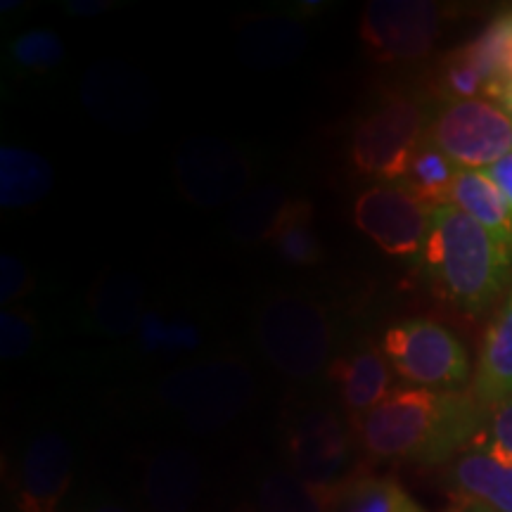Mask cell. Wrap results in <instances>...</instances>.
Listing matches in <instances>:
<instances>
[{
  "instance_id": "obj_1",
  "label": "cell",
  "mask_w": 512,
  "mask_h": 512,
  "mask_svg": "<svg viewBox=\"0 0 512 512\" xmlns=\"http://www.w3.org/2000/svg\"><path fill=\"white\" fill-rule=\"evenodd\" d=\"M489 411L460 389H394L358 418V437L377 458L446 463L482 441Z\"/></svg>"
},
{
  "instance_id": "obj_2",
  "label": "cell",
  "mask_w": 512,
  "mask_h": 512,
  "mask_svg": "<svg viewBox=\"0 0 512 512\" xmlns=\"http://www.w3.org/2000/svg\"><path fill=\"white\" fill-rule=\"evenodd\" d=\"M420 261L441 294L470 316L491 309L512 283V252L453 204L434 209Z\"/></svg>"
},
{
  "instance_id": "obj_3",
  "label": "cell",
  "mask_w": 512,
  "mask_h": 512,
  "mask_svg": "<svg viewBox=\"0 0 512 512\" xmlns=\"http://www.w3.org/2000/svg\"><path fill=\"white\" fill-rule=\"evenodd\" d=\"M335 330L328 311L302 294H273L256 313V344L275 370L311 380L332 366Z\"/></svg>"
},
{
  "instance_id": "obj_4",
  "label": "cell",
  "mask_w": 512,
  "mask_h": 512,
  "mask_svg": "<svg viewBox=\"0 0 512 512\" xmlns=\"http://www.w3.org/2000/svg\"><path fill=\"white\" fill-rule=\"evenodd\" d=\"M425 105L408 93H394L373 107L351 138V164L358 174L396 183L427 140Z\"/></svg>"
},
{
  "instance_id": "obj_5",
  "label": "cell",
  "mask_w": 512,
  "mask_h": 512,
  "mask_svg": "<svg viewBox=\"0 0 512 512\" xmlns=\"http://www.w3.org/2000/svg\"><path fill=\"white\" fill-rule=\"evenodd\" d=\"M427 140L460 171H489L512 155V114L496 100H446L430 117Z\"/></svg>"
},
{
  "instance_id": "obj_6",
  "label": "cell",
  "mask_w": 512,
  "mask_h": 512,
  "mask_svg": "<svg viewBox=\"0 0 512 512\" xmlns=\"http://www.w3.org/2000/svg\"><path fill=\"white\" fill-rule=\"evenodd\" d=\"M382 351L394 373L422 389H456L472 377L465 344L430 318L401 320L384 332Z\"/></svg>"
},
{
  "instance_id": "obj_7",
  "label": "cell",
  "mask_w": 512,
  "mask_h": 512,
  "mask_svg": "<svg viewBox=\"0 0 512 512\" xmlns=\"http://www.w3.org/2000/svg\"><path fill=\"white\" fill-rule=\"evenodd\" d=\"M252 394V370L233 358L195 363L162 382V399L197 425H221L230 420Z\"/></svg>"
},
{
  "instance_id": "obj_8",
  "label": "cell",
  "mask_w": 512,
  "mask_h": 512,
  "mask_svg": "<svg viewBox=\"0 0 512 512\" xmlns=\"http://www.w3.org/2000/svg\"><path fill=\"white\" fill-rule=\"evenodd\" d=\"M434 209L401 185L375 183L356 197L354 223L384 254L420 259Z\"/></svg>"
},
{
  "instance_id": "obj_9",
  "label": "cell",
  "mask_w": 512,
  "mask_h": 512,
  "mask_svg": "<svg viewBox=\"0 0 512 512\" xmlns=\"http://www.w3.org/2000/svg\"><path fill=\"white\" fill-rule=\"evenodd\" d=\"M441 12L427 0H373L361 17V41L375 62H411L430 53Z\"/></svg>"
},
{
  "instance_id": "obj_10",
  "label": "cell",
  "mask_w": 512,
  "mask_h": 512,
  "mask_svg": "<svg viewBox=\"0 0 512 512\" xmlns=\"http://www.w3.org/2000/svg\"><path fill=\"white\" fill-rule=\"evenodd\" d=\"M252 166L235 145L216 138L185 143L176 155V183L183 197L197 207L214 209L245 195Z\"/></svg>"
},
{
  "instance_id": "obj_11",
  "label": "cell",
  "mask_w": 512,
  "mask_h": 512,
  "mask_svg": "<svg viewBox=\"0 0 512 512\" xmlns=\"http://www.w3.org/2000/svg\"><path fill=\"white\" fill-rule=\"evenodd\" d=\"M81 98L88 114L114 131H140L152 112L145 79L124 64H95L83 74Z\"/></svg>"
},
{
  "instance_id": "obj_12",
  "label": "cell",
  "mask_w": 512,
  "mask_h": 512,
  "mask_svg": "<svg viewBox=\"0 0 512 512\" xmlns=\"http://www.w3.org/2000/svg\"><path fill=\"white\" fill-rule=\"evenodd\" d=\"M72 446L57 432H43L31 439L17 479L19 512H57L72 486Z\"/></svg>"
},
{
  "instance_id": "obj_13",
  "label": "cell",
  "mask_w": 512,
  "mask_h": 512,
  "mask_svg": "<svg viewBox=\"0 0 512 512\" xmlns=\"http://www.w3.org/2000/svg\"><path fill=\"white\" fill-rule=\"evenodd\" d=\"M448 484L460 505L482 512H512V465L482 444L451 460Z\"/></svg>"
},
{
  "instance_id": "obj_14",
  "label": "cell",
  "mask_w": 512,
  "mask_h": 512,
  "mask_svg": "<svg viewBox=\"0 0 512 512\" xmlns=\"http://www.w3.org/2000/svg\"><path fill=\"white\" fill-rule=\"evenodd\" d=\"M347 434L335 415L313 408L294 422L290 432V451L299 475L309 482L330 484V477L347 458Z\"/></svg>"
},
{
  "instance_id": "obj_15",
  "label": "cell",
  "mask_w": 512,
  "mask_h": 512,
  "mask_svg": "<svg viewBox=\"0 0 512 512\" xmlns=\"http://www.w3.org/2000/svg\"><path fill=\"white\" fill-rule=\"evenodd\" d=\"M309 46V31L297 17L254 15L238 29V57L252 69H280L299 60Z\"/></svg>"
},
{
  "instance_id": "obj_16",
  "label": "cell",
  "mask_w": 512,
  "mask_h": 512,
  "mask_svg": "<svg viewBox=\"0 0 512 512\" xmlns=\"http://www.w3.org/2000/svg\"><path fill=\"white\" fill-rule=\"evenodd\" d=\"M392 370L384 351L366 344L354 354L337 358L330 366V377L337 382L347 411L363 418L394 392Z\"/></svg>"
},
{
  "instance_id": "obj_17",
  "label": "cell",
  "mask_w": 512,
  "mask_h": 512,
  "mask_svg": "<svg viewBox=\"0 0 512 512\" xmlns=\"http://www.w3.org/2000/svg\"><path fill=\"white\" fill-rule=\"evenodd\" d=\"M470 392L486 411L512 399V290L486 330Z\"/></svg>"
},
{
  "instance_id": "obj_18",
  "label": "cell",
  "mask_w": 512,
  "mask_h": 512,
  "mask_svg": "<svg viewBox=\"0 0 512 512\" xmlns=\"http://www.w3.org/2000/svg\"><path fill=\"white\" fill-rule=\"evenodd\" d=\"M448 204L472 216L512 252V200L486 171H460Z\"/></svg>"
},
{
  "instance_id": "obj_19",
  "label": "cell",
  "mask_w": 512,
  "mask_h": 512,
  "mask_svg": "<svg viewBox=\"0 0 512 512\" xmlns=\"http://www.w3.org/2000/svg\"><path fill=\"white\" fill-rule=\"evenodd\" d=\"M53 166L46 157L19 145L0 147V204L27 209L53 190Z\"/></svg>"
},
{
  "instance_id": "obj_20",
  "label": "cell",
  "mask_w": 512,
  "mask_h": 512,
  "mask_svg": "<svg viewBox=\"0 0 512 512\" xmlns=\"http://www.w3.org/2000/svg\"><path fill=\"white\" fill-rule=\"evenodd\" d=\"M287 195L278 185H256L249 188L228 216V230L240 245H256V242L271 240V235L283 219Z\"/></svg>"
},
{
  "instance_id": "obj_21",
  "label": "cell",
  "mask_w": 512,
  "mask_h": 512,
  "mask_svg": "<svg viewBox=\"0 0 512 512\" xmlns=\"http://www.w3.org/2000/svg\"><path fill=\"white\" fill-rule=\"evenodd\" d=\"M458 174V166L444 152H439L430 140H425L396 185L413 192L418 200L430 204V207H444L451 200V190Z\"/></svg>"
},
{
  "instance_id": "obj_22",
  "label": "cell",
  "mask_w": 512,
  "mask_h": 512,
  "mask_svg": "<svg viewBox=\"0 0 512 512\" xmlns=\"http://www.w3.org/2000/svg\"><path fill=\"white\" fill-rule=\"evenodd\" d=\"M328 512H427L396 479L368 477L339 486Z\"/></svg>"
},
{
  "instance_id": "obj_23",
  "label": "cell",
  "mask_w": 512,
  "mask_h": 512,
  "mask_svg": "<svg viewBox=\"0 0 512 512\" xmlns=\"http://www.w3.org/2000/svg\"><path fill=\"white\" fill-rule=\"evenodd\" d=\"M268 242L290 266H313L323 259V247L313 230V207L304 200H290Z\"/></svg>"
},
{
  "instance_id": "obj_24",
  "label": "cell",
  "mask_w": 512,
  "mask_h": 512,
  "mask_svg": "<svg viewBox=\"0 0 512 512\" xmlns=\"http://www.w3.org/2000/svg\"><path fill=\"white\" fill-rule=\"evenodd\" d=\"M339 486L316 484L304 477L273 475L261 489L264 512H328Z\"/></svg>"
},
{
  "instance_id": "obj_25",
  "label": "cell",
  "mask_w": 512,
  "mask_h": 512,
  "mask_svg": "<svg viewBox=\"0 0 512 512\" xmlns=\"http://www.w3.org/2000/svg\"><path fill=\"white\" fill-rule=\"evenodd\" d=\"M93 316L107 335L131 332L143 316L140 285L128 275H119V278H110L107 283H102V290L95 294Z\"/></svg>"
},
{
  "instance_id": "obj_26",
  "label": "cell",
  "mask_w": 512,
  "mask_h": 512,
  "mask_svg": "<svg viewBox=\"0 0 512 512\" xmlns=\"http://www.w3.org/2000/svg\"><path fill=\"white\" fill-rule=\"evenodd\" d=\"M197 491L195 463L183 453H169L152 465L150 496L162 512H183L190 508Z\"/></svg>"
},
{
  "instance_id": "obj_27",
  "label": "cell",
  "mask_w": 512,
  "mask_h": 512,
  "mask_svg": "<svg viewBox=\"0 0 512 512\" xmlns=\"http://www.w3.org/2000/svg\"><path fill=\"white\" fill-rule=\"evenodd\" d=\"M64 60L60 34L50 29H31L10 43V62L27 74H48Z\"/></svg>"
},
{
  "instance_id": "obj_28",
  "label": "cell",
  "mask_w": 512,
  "mask_h": 512,
  "mask_svg": "<svg viewBox=\"0 0 512 512\" xmlns=\"http://www.w3.org/2000/svg\"><path fill=\"white\" fill-rule=\"evenodd\" d=\"M36 323L29 313L5 309L0 316V356L5 361H17L34 349Z\"/></svg>"
},
{
  "instance_id": "obj_29",
  "label": "cell",
  "mask_w": 512,
  "mask_h": 512,
  "mask_svg": "<svg viewBox=\"0 0 512 512\" xmlns=\"http://www.w3.org/2000/svg\"><path fill=\"white\" fill-rule=\"evenodd\" d=\"M479 444L489 448L503 463L512 465V399L489 408L486 427Z\"/></svg>"
},
{
  "instance_id": "obj_30",
  "label": "cell",
  "mask_w": 512,
  "mask_h": 512,
  "mask_svg": "<svg viewBox=\"0 0 512 512\" xmlns=\"http://www.w3.org/2000/svg\"><path fill=\"white\" fill-rule=\"evenodd\" d=\"M31 285V273L27 264L15 254L0 256V302L10 304L24 297Z\"/></svg>"
},
{
  "instance_id": "obj_31",
  "label": "cell",
  "mask_w": 512,
  "mask_h": 512,
  "mask_svg": "<svg viewBox=\"0 0 512 512\" xmlns=\"http://www.w3.org/2000/svg\"><path fill=\"white\" fill-rule=\"evenodd\" d=\"M486 174H489L491 181H494L498 188H501L505 195H508L512 200V155H508L505 159H501L498 164L491 166Z\"/></svg>"
},
{
  "instance_id": "obj_32",
  "label": "cell",
  "mask_w": 512,
  "mask_h": 512,
  "mask_svg": "<svg viewBox=\"0 0 512 512\" xmlns=\"http://www.w3.org/2000/svg\"><path fill=\"white\" fill-rule=\"evenodd\" d=\"M110 3L105 0H98V3H88V0H79V3H67L69 15H100V12H107Z\"/></svg>"
},
{
  "instance_id": "obj_33",
  "label": "cell",
  "mask_w": 512,
  "mask_h": 512,
  "mask_svg": "<svg viewBox=\"0 0 512 512\" xmlns=\"http://www.w3.org/2000/svg\"><path fill=\"white\" fill-rule=\"evenodd\" d=\"M491 100H496L498 105H503L505 110L512 114V79L498 83V86L491 88Z\"/></svg>"
},
{
  "instance_id": "obj_34",
  "label": "cell",
  "mask_w": 512,
  "mask_h": 512,
  "mask_svg": "<svg viewBox=\"0 0 512 512\" xmlns=\"http://www.w3.org/2000/svg\"><path fill=\"white\" fill-rule=\"evenodd\" d=\"M91 512H128V510L119 508V505H114V503H102V505H98V508H93Z\"/></svg>"
},
{
  "instance_id": "obj_35",
  "label": "cell",
  "mask_w": 512,
  "mask_h": 512,
  "mask_svg": "<svg viewBox=\"0 0 512 512\" xmlns=\"http://www.w3.org/2000/svg\"><path fill=\"white\" fill-rule=\"evenodd\" d=\"M505 67H508V79H512V41H510V48H508V62H505Z\"/></svg>"
},
{
  "instance_id": "obj_36",
  "label": "cell",
  "mask_w": 512,
  "mask_h": 512,
  "mask_svg": "<svg viewBox=\"0 0 512 512\" xmlns=\"http://www.w3.org/2000/svg\"><path fill=\"white\" fill-rule=\"evenodd\" d=\"M456 512H482V510H477V508H470V505H460V508H458Z\"/></svg>"
}]
</instances>
